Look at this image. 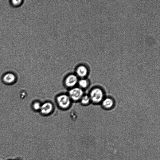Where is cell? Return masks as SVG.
<instances>
[{
  "label": "cell",
  "instance_id": "1",
  "mask_svg": "<svg viewBox=\"0 0 160 160\" xmlns=\"http://www.w3.org/2000/svg\"><path fill=\"white\" fill-rule=\"evenodd\" d=\"M89 96L91 101L95 103L102 102L104 99V93L102 88L99 87L94 88L91 91Z\"/></svg>",
  "mask_w": 160,
  "mask_h": 160
},
{
  "label": "cell",
  "instance_id": "2",
  "mask_svg": "<svg viewBox=\"0 0 160 160\" xmlns=\"http://www.w3.org/2000/svg\"><path fill=\"white\" fill-rule=\"evenodd\" d=\"M57 101L60 107L65 109L68 108L70 106L71 100L68 96L62 94L57 97Z\"/></svg>",
  "mask_w": 160,
  "mask_h": 160
},
{
  "label": "cell",
  "instance_id": "3",
  "mask_svg": "<svg viewBox=\"0 0 160 160\" xmlns=\"http://www.w3.org/2000/svg\"><path fill=\"white\" fill-rule=\"evenodd\" d=\"M83 96V92L80 88H73L69 92L68 96L71 100L74 101L80 100Z\"/></svg>",
  "mask_w": 160,
  "mask_h": 160
},
{
  "label": "cell",
  "instance_id": "4",
  "mask_svg": "<svg viewBox=\"0 0 160 160\" xmlns=\"http://www.w3.org/2000/svg\"><path fill=\"white\" fill-rule=\"evenodd\" d=\"M78 81L77 76L74 74H71L66 77L64 83L65 86L67 87L73 88L77 84Z\"/></svg>",
  "mask_w": 160,
  "mask_h": 160
},
{
  "label": "cell",
  "instance_id": "5",
  "mask_svg": "<svg viewBox=\"0 0 160 160\" xmlns=\"http://www.w3.org/2000/svg\"><path fill=\"white\" fill-rule=\"evenodd\" d=\"M53 109H54V106L52 103L47 102L41 104L40 111L42 114L46 115L51 113Z\"/></svg>",
  "mask_w": 160,
  "mask_h": 160
},
{
  "label": "cell",
  "instance_id": "6",
  "mask_svg": "<svg viewBox=\"0 0 160 160\" xmlns=\"http://www.w3.org/2000/svg\"><path fill=\"white\" fill-rule=\"evenodd\" d=\"M101 103L103 107L106 109L112 108L115 105L114 100L110 97L104 98Z\"/></svg>",
  "mask_w": 160,
  "mask_h": 160
},
{
  "label": "cell",
  "instance_id": "7",
  "mask_svg": "<svg viewBox=\"0 0 160 160\" xmlns=\"http://www.w3.org/2000/svg\"><path fill=\"white\" fill-rule=\"evenodd\" d=\"M76 73L77 76L83 78L87 75L88 73V70L86 66L81 65L77 68Z\"/></svg>",
  "mask_w": 160,
  "mask_h": 160
},
{
  "label": "cell",
  "instance_id": "8",
  "mask_svg": "<svg viewBox=\"0 0 160 160\" xmlns=\"http://www.w3.org/2000/svg\"><path fill=\"white\" fill-rule=\"evenodd\" d=\"M15 80V76L12 73H8L5 75L3 78L4 81L7 83H13Z\"/></svg>",
  "mask_w": 160,
  "mask_h": 160
},
{
  "label": "cell",
  "instance_id": "9",
  "mask_svg": "<svg viewBox=\"0 0 160 160\" xmlns=\"http://www.w3.org/2000/svg\"><path fill=\"white\" fill-rule=\"evenodd\" d=\"M79 85L80 88H87L89 82L87 80L85 79H82L78 81Z\"/></svg>",
  "mask_w": 160,
  "mask_h": 160
},
{
  "label": "cell",
  "instance_id": "10",
  "mask_svg": "<svg viewBox=\"0 0 160 160\" xmlns=\"http://www.w3.org/2000/svg\"><path fill=\"white\" fill-rule=\"evenodd\" d=\"M80 100L81 103L84 105L88 104L91 101L89 96L87 95H83Z\"/></svg>",
  "mask_w": 160,
  "mask_h": 160
},
{
  "label": "cell",
  "instance_id": "11",
  "mask_svg": "<svg viewBox=\"0 0 160 160\" xmlns=\"http://www.w3.org/2000/svg\"><path fill=\"white\" fill-rule=\"evenodd\" d=\"M41 104L38 101L35 102L33 105V107L35 111L40 110L41 107Z\"/></svg>",
  "mask_w": 160,
  "mask_h": 160
},
{
  "label": "cell",
  "instance_id": "12",
  "mask_svg": "<svg viewBox=\"0 0 160 160\" xmlns=\"http://www.w3.org/2000/svg\"><path fill=\"white\" fill-rule=\"evenodd\" d=\"M22 1H12V5L15 6H17L20 5L22 2Z\"/></svg>",
  "mask_w": 160,
  "mask_h": 160
},
{
  "label": "cell",
  "instance_id": "13",
  "mask_svg": "<svg viewBox=\"0 0 160 160\" xmlns=\"http://www.w3.org/2000/svg\"></svg>",
  "mask_w": 160,
  "mask_h": 160
}]
</instances>
